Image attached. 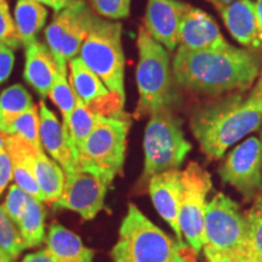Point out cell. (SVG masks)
<instances>
[{
	"label": "cell",
	"instance_id": "6da1fadb",
	"mask_svg": "<svg viewBox=\"0 0 262 262\" xmlns=\"http://www.w3.org/2000/svg\"><path fill=\"white\" fill-rule=\"evenodd\" d=\"M261 71V57L232 45L192 51L180 47L172 61L176 83L195 93L221 95L243 93Z\"/></svg>",
	"mask_w": 262,
	"mask_h": 262
},
{
	"label": "cell",
	"instance_id": "7a4b0ae2",
	"mask_svg": "<svg viewBox=\"0 0 262 262\" xmlns=\"http://www.w3.org/2000/svg\"><path fill=\"white\" fill-rule=\"evenodd\" d=\"M262 111L250 106L243 93L203 104L193 112L191 129L201 149L209 159H220L229 147L257 130Z\"/></svg>",
	"mask_w": 262,
	"mask_h": 262
},
{
	"label": "cell",
	"instance_id": "3957f363",
	"mask_svg": "<svg viewBox=\"0 0 262 262\" xmlns=\"http://www.w3.org/2000/svg\"><path fill=\"white\" fill-rule=\"evenodd\" d=\"M193 253L130 203L111 255L113 262H189L194 258Z\"/></svg>",
	"mask_w": 262,
	"mask_h": 262
},
{
	"label": "cell",
	"instance_id": "277c9868",
	"mask_svg": "<svg viewBox=\"0 0 262 262\" xmlns=\"http://www.w3.org/2000/svg\"><path fill=\"white\" fill-rule=\"evenodd\" d=\"M139 63L136 80L139 102L134 117L136 119L150 116L163 108H173L178 95L173 89V75L170 68L168 51L156 41L145 27H140L137 35Z\"/></svg>",
	"mask_w": 262,
	"mask_h": 262
},
{
	"label": "cell",
	"instance_id": "5b68a950",
	"mask_svg": "<svg viewBox=\"0 0 262 262\" xmlns=\"http://www.w3.org/2000/svg\"><path fill=\"white\" fill-rule=\"evenodd\" d=\"M149 117L143 137V180L179 169L192 149V145L183 134L181 119L173 113V108H163Z\"/></svg>",
	"mask_w": 262,
	"mask_h": 262
},
{
	"label": "cell",
	"instance_id": "8992f818",
	"mask_svg": "<svg viewBox=\"0 0 262 262\" xmlns=\"http://www.w3.org/2000/svg\"><path fill=\"white\" fill-rule=\"evenodd\" d=\"M79 54L84 63L103 81L107 89L125 101L122 25L95 17Z\"/></svg>",
	"mask_w": 262,
	"mask_h": 262
},
{
	"label": "cell",
	"instance_id": "52a82bcc",
	"mask_svg": "<svg viewBox=\"0 0 262 262\" xmlns=\"http://www.w3.org/2000/svg\"><path fill=\"white\" fill-rule=\"evenodd\" d=\"M130 125V117H101L93 133L77 148L79 168L101 173L113 182L122 173Z\"/></svg>",
	"mask_w": 262,
	"mask_h": 262
},
{
	"label": "cell",
	"instance_id": "ba28073f",
	"mask_svg": "<svg viewBox=\"0 0 262 262\" xmlns=\"http://www.w3.org/2000/svg\"><path fill=\"white\" fill-rule=\"evenodd\" d=\"M203 248L215 251L249 253L244 215L237 203L221 192L206 203Z\"/></svg>",
	"mask_w": 262,
	"mask_h": 262
},
{
	"label": "cell",
	"instance_id": "9c48e42d",
	"mask_svg": "<svg viewBox=\"0 0 262 262\" xmlns=\"http://www.w3.org/2000/svg\"><path fill=\"white\" fill-rule=\"evenodd\" d=\"M212 187L210 173L198 163L192 162L182 171V193L179 225L182 235L194 254L204 247V217L206 195Z\"/></svg>",
	"mask_w": 262,
	"mask_h": 262
},
{
	"label": "cell",
	"instance_id": "30bf717a",
	"mask_svg": "<svg viewBox=\"0 0 262 262\" xmlns=\"http://www.w3.org/2000/svg\"><path fill=\"white\" fill-rule=\"evenodd\" d=\"M95 17L84 0H75L55 15L45 31V39L57 62L67 63L77 57Z\"/></svg>",
	"mask_w": 262,
	"mask_h": 262
},
{
	"label": "cell",
	"instance_id": "8fae6325",
	"mask_svg": "<svg viewBox=\"0 0 262 262\" xmlns=\"http://www.w3.org/2000/svg\"><path fill=\"white\" fill-rule=\"evenodd\" d=\"M111 185L112 181L106 176L79 168L66 175L63 191L54 206L75 211L84 220H93L103 209Z\"/></svg>",
	"mask_w": 262,
	"mask_h": 262
},
{
	"label": "cell",
	"instance_id": "7c38bea8",
	"mask_svg": "<svg viewBox=\"0 0 262 262\" xmlns=\"http://www.w3.org/2000/svg\"><path fill=\"white\" fill-rule=\"evenodd\" d=\"M222 182L233 186L249 201L262 192V150L256 137H249L229 153L219 169Z\"/></svg>",
	"mask_w": 262,
	"mask_h": 262
},
{
	"label": "cell",
	"instance_id": "4fadbf2b",
	"mask_svg": "<svg viewBox=\"0 0 262 262\" xmlns=\"http://www.w3.org/2000/svg\"><path fill=\"white\" fill-rule=\"evenodd\" d=\"M188 4L179 0H148L145 28L148 34L172 51L179 45V31Z\"/></svg>",
	"mask_w": 262,
	"mask_h": 262
},
{
	"label": "cell",
	"instance_id": "5bb4252c",
	"mask_svg": "<svg viewBox=\"0 0 262 262\" xmlns=\"http://www.w3.org/2000/svg\"><path fill=\"white\" fill-rule=\"evenodd\" d=\"M40 118V142L51 158L63 169L66 175L79 169L77 150L72 142L68 131L60 123L57 117L49 110L44 101L39 102Z\"/></svg>",
	"mask_w": 262,
	"mask_h": 262
},
{
	"label": "cell",
	"instance_id": "9a60e30c",
	"mask_svg": "<svg viewBox=\"0 0 262 262\" xmlns=\"http://www.w3.org/2000/svg\"><path fill=\"white\" fill-rule=\"evenodd\" d=\"M149 195L153 205L175 232L180 243L185 244L179 225L180 202L182 193V171L179 169L168 170L153 175L148 182Z\"/></svg>",
	"mask_w": 262,
	"mask_h": 262
},
{
	"label": "cell",
	"instance_id": "2e32d148",
	"mask_svg": "<svg viewBox=\"0 0 262 262\" xmlns=\"http://www.w3.org/2000/svg\"><path fill=\"white\" fill-rule=\"evenodd\" d=\"M179 44L187 50L202 51L224 48L228 42L210 15L188 5L180 25Z\"/></svg>",
	"mask_w": 262,
	"mask_h": 262
},
{
	"label": "cell",
	"instance_id": "e0dca14e",
	"mask_svg": "<svg viewBox=\"0 0 262 262\" xmlns=\"http://www.w3.org/2000/svg\"><path fill=\"white\" fill-rule=\"evenodd\" d=\"M58 70L56 58L47 45L37 40L26 47L25 79L41 97H48Z\"/></svg>",
	"mask_w": 262,
	"mask_h": 262
},
{
	"label": "cell",
	"instance_id": "ac0fdd59",
	"mask_svg": "<svg viewBox=\"0 0 262 262\" xmlns=\"http://www.w3.org/2000/svg\"><path fill=\"white\" fill-rule=\"evenodd\" d=\"M5 148L11 158L16 185L24 189L29 196L42 202L41 193L34 176L35 159L39 149L21 137L12 135H5Z\"/></svg>",
	"mask_w": 262,
	"mask_h": 262
},
{
	"label": "cell",
	"instance_id": "d6986e66",
	"mask_svg": "<svg viewBox=\"0 0 262 262\" xmlns=\"http://www.w3.org/2000/svg\"><path fill=\"white\" fill-rule=\"evenodd\" d=\"M226 27L235 40L249 48H261L255 4L251 0H238L219 10Z\"/></svg>",
	"mask_w": 262,
	"mask_h": 262
},
{
	"label": "cell",
	"instance_id": "ffe728a7",
	"mask_svg": "<svg viewBox=\"0 0 262 262\" xmlns=\"http://www.w3.org/2000/svg\"><path fill=\"white\" fill-rule=\"evenodd\" d=\"M54 262H93L95 251L85 247L78 234L60 224H54L49 228L45 239Z\"/></svg>",
	"mask_w": 262,
	"mask_h": 262
},
{
	"label": "cell",
	"instance_id": "44dd1931",
	"mask_svg": "<svg viewBox=\"0 0 262 262\" xmlns=\"http://www.w3.org/2000/svg\"><path fill=\"white\" fill-rule=\"evenodd\" d=\"M70 84L77 97L88 107L95 106L113 94L80 57H74L70 61Z\"/></svg>",
	"mask_w": 262,
	"mask_h": 262
},
{
	"label": "cell",
	"instance_id": "7402d4cb",
	"mask_svg": "<svg viewBox=\"0 0 262 262\" xmlns=\"http://www.w3.org/2000/svg\"><path fill=\"white\" fill-rule=\"evenodd\" d=\"M35 181L41 193L42 202L54 204L63 191L66 173L63 169L52 158L45 155L44 149L39 150L34 166Z\"/></svg>",
	"mask_w": 262,
	"mask_h": 262
},
{
	"label": "cell",
	"instance_id": "603a6c76",
	"mask_svg": "<svg viewBox=\"0 0 262 262\" xmlns=\"http://www.w3.org/2000/svg\"><path fill=\"white\" fill-rule=\"evenodd\" d=\"M48 10L33 0H18L15 6V25L19 40L25 47L37 41L38 33L45 26Z\"/></svg>",
	"mask_w": 262,
	"mask_h": 262
},
{
	"label": "cell",
	"instance_id": "cb8c5ba5",
	"mask_svg": "<svg viewBox=\"0 0 262 262\" xmlns=\"http://www.w3.org/2000/svg\"><path fill=\"white\" fill-rule=\"evenodd\" d=\"M40 118L39 107L33 106L26 112L0 122V133L4 135L18 136L37 149H44L40 142Z\"/></svg>",
	"mask_w": 262,
	"mask_h": 262
},
{
	"label": "cell",
	"instance_id": "d4e9b609",
	"mask_svg": "<svg viewBox=\"0 0 262 262\" xmlns=\"http://www.w3.org/2000/svg\"><path fill=\"white\" fill-rule=\"evenodd\" d=\"M17 227L27 248L39 247L47 239L45 235V211L41 202L29 196Z\"/></svg>",
	"mask_w": 262,
	"mask_h": 262
},
{
	"label": "cell",
	"instance_id": "484cf974",
	"mask_svg": "<svg viewBox=\"0 0 262 262\" xmlns=\"http://www.w3.org/2000/svg\"><path fill=\"white\" fill-rule=\"evenodd\" d=\"M100 119L101 117L98 114L94 113L79 97H77V103H75L73 112L68 122L63 125L64 129L68 131V135L73 142L75 150L89 137Z\"/></svg>",
	"mask_w": 262,
	"mask_h": 262
},
{
	"label": "cell",
	"instance_id": "4316f807",
	"mask_svg": "<svg viewBox=\"0 0 262 262\" xmlns=\"http://www.w3.org/2000/svg\"><path fill=\"white\" fill-rule=\"evenodd\" d=\"M58 74L52 85L50 93L48 96L60 110L63 118V125L68 122L72 112H73L75 103H77V95H75L73 88L71 86L70 81L67 80V63L66 62H57Z\"/></svg>",
	"mask_w": 262,
	"mask_h": 262
},
{
	"label": "cell",
	"instance_id": "83f0119b",
	"mask_svg": "<svg viewBox=\"0 0 262 262\" xmlns=\"http://www.w3.org/2000/svg\"><path fill=\"white\" fill-rule=\"evenodd\" d=\"M34 106L31 94L21 84H15L0 95V122L14 118Z\"/></svg>",
	"mask_w": 262,
	"mask_h": 262
},
{
	"label": "cell",
	"instance_id": "f1b7e54d",
	"mask_svg": "<svg viewBox=\"0 0 262 262\" xmlns=\"http://www.w3.org/2000/svg\"><path fill=\"white\" fill-rule=\"evenodd\" d=\"M249 254L262 262V192L255 196L253 206L244 212Z\"/></svg>",
	"mask_w": 262,
	"mask_h": 262
},
{
	"label": "cell",
	"instance_id": "f546056e",
	"mask_svg": "<svg viewBox=\"0 0 262 262\" xmlns=\"http://www.w3.org/2000/svg\"><path fill=\"white\" fill-rule=\"evenodd\" d=\"M0 248L14 261L27 249L17 225L6 215L3 205H0Z\"/></svg>",
	"mask_w": 262,
	"mask_h": 262
},
{
	"label": "cell",
	"instance_id": "4dcf8cb0",
	"mask_svg": "<svg viewBox=\"0 0 262 262\" xmlns=\"http://www.w3.org/2000/svg\"><path fill=\"white\" fill-rule=\"evenodd\" d=\"M0 42L11 48L12 50L21 45L15 19L11 17L6 2H0Z\"/></svg>",
	"mask_w": 262,
	"mask_h": 262
},
{
	"label": "cell",
	"instance_id": "1f68e13d",
	"mask_svg": "<svg viewBox=\"0 0 262 262\" xmlns=\"http://www.w3.org/2000/svg\"><path fill=\"white\" fill-rule=\"evenodd\" d=\"M95 11L111 19L126 18L130 15L131 0H90Z\"/></svg>",
	"mask_w": 262,
	"mask_h": 262
},
{
	"label": "cell",
	"instance_id": "d6a6232c",
	"mask_svg": "<svg viewBox=\"0 0 262 262\" xmlns=\"http://www.w3.org/2000/svg\"><path fill=\"white\" fill-rule=\"evenodd\" d=\"M29 195L17 185H12L9 189L8 195H6L5 202L3 203V208L6 212V215L15 222L18 224L19 217L24 214L26 205H27Z\"/></svg>",
	"mask_w": 262,
	"mask_h": 262
},
{
	"label": "cell",
	"instance_id": "836d02e7",
	"mask_svg": "<svg viewBox=\"0 0 262 262\" xmlns=\"http://www.w3.org/2000/svg\"><path fill=\"white\" fill-rule=\"evenodd\" d=\"M203 253L208 262H261L249 253L215 251L209 248H203Z\"/></svg>",
	"mask_w": 262,
	"mask_h": 262
},
{
	"label": "cell",
	"instance_id": "e575fe53",
	"mask_svg": "<svg viewBox=\"0 0 262 262\" xmlns=\"http://www.w3.org/2000/svg\"><path fill=\"white\" fill-rule=\"evenodd\" d=\"M15 63L14 50L0 42V84H3L11 74Z\"/></svg>",
	"mask_w": 262,
	"mask_h": 262
},
{
	"label": "cell",
	"instance_id": "d590c367",
	"mask_svg": "<svg viewBox=\"0 0 262 262\" xmlns=\"http://www.w3.org/2000/svg\"><path fill=\"white\" fill-rule=\"evenodd\" d=\"M12 179H14L12 162L8 150L4 148L0 152V195L3 194Z\"/></svg>",
	"mask_w": 262,
	"mask_h": 262
},
{
	"label": "cell",
	"instance_id": "8d00e7d4",
	"mask_svg": "<svg viewBox=\"0 0 262 262\" xmlns=\"http://www.w3.org/2000/svg\"><path fill=\"white\" fill-rule=\"evenodd\" d=\"M247 102L257 110L262 111V71L258 74V80L255 84L253 90L247 95Z\"/></svg>",
	"mask_w": 262,
	"mask_h": 262
},
{
	"label": "cell",
	"instance_id": "74e56055",
	"mask_svg": "<svg viewBox=\"0 0 262 262\" xmlns=\"http://www.w3.org/2000/svg\"><path fill=\"white\" fill-rule=\"evenodd\" d=\"M21 262H54V258H52L49 249L45 247L38 250L37 253L28 254Z\"/></svg>",
	"mask_w": 262,
	"mask_h": 262
},
{
	"label": "cell",
	"instance_id": "f35d334b",
	"mask_svg": "<svg viewBox=\"0 0 262 262\" xmlns=\"http://www.w3.org/2000/svg\"><path fill=\"white\" fill-rule=\"evenodd\" d=\"M33 2H37L41 5H47L56 12H60L67 6H70L72 3H74L75 0H33Z\"/></svg>",
	"mask_w": 262,
	"mask_h": 262
},
{
	"label": "cell",
	"instance_id": "ab89813d",
	"mask_svg": "<svg viewBox=\"0 0 262 262\" xmlns=\"http://www.w3.org/2000/svg\"><path fill=\"white\" fill-rule=\"evenodd\" d=\"M255 11H256L257 28H258V40L262 45V0H257L255 3Z\"/></svg>",
	"mask_w": 262,
	"mask_h": 262
},
{
	"label": "cell",
	"instance_id": "60d3db41",
	"mask_svg": "<svg viewBox=\"0 0 262 262\" xmlns=\"http://www.w3.org/2000/svg\"><path fill=\"white\" fill-rule=\"evenodd\" d=\"M208 2H210L212 5H215L217 8V10H220L225 8V6L232 4V3L238 2V0H208Z\"/></svg>",
	"mask_w": 262,
	"mask_h": 262
},
{
	"label": "cell",
	"instance_id": "b9f144b4",
	"mask_svg": "<svg viewBox=\"0 0 262 262\" xmlns=\"http://www.w3.org/2000/svg\"><path fill=\"white\" fill-rule=\"evenodd\" d=\"M0 262H14V260L2 248H0Z\"/></svg>",
	"mask_w": 262,
	"mask_h": 262
},
{
	"label": "cell",
	"instance_id": "7bdbcfd3",
	"mask_svg": "<svg viewBox=\"0 0 262 262\" xmlns=\"http://www.w3.org/2000/svg\"><path fill=\"white\" fill-rule=\"evenodd\" d=\"M5 148V135L3 133H0V152Z\"/></svg>",
	"mask_w": 262,
	"mask_h": 262
},
{
	"label": "cell",
	"instance_id": "ee69618b",
	"mask_svg": "<svg viewBox=\"0 0 262 262\" xmlns=\"http://www.w3.org/2000/svg\"><path fill=\"white\" fill-rule=\"evenodd\" d=\"M260 142H261V150H262V134H261V141H260Z\"/></svg>",
	"mask_w": 262,
	"mask_h": 262
},
{
	"label": "cell",
	"instance_id": "f6af8a7d",
	"mask_svg": "<svg viewBox=\"0 0 262 262\" xmlns=\"http://www.w3.org/2000/svg\"><path fill=\"white\" fill-rule=\"evenodd\" d=\"M189 262H195V260H194V258H193V260H192V261H189Z\"/></svg>",
	"mask_w": 262,
	"mask_h": 262
},
{
	"label": "cell",
	"instance_id": "bcb514c9",
	"mask_svg": "<svg viewBox=\"0 0 262 262\" xmlns=\"http://www.w3.org/2000/svg\"><path fill=\"white\" fill-rule=\"evenodd\" d=\"M0 2H5V0H0Z\"/></svg>",
	"mask_w": 262,
	"mask_h": 262
},
{
	"label": "cell",
	"instance_id": "7dc6e473",
	"mask_svg": "<svg viewBox=\"0 0 262 262\" xmlns=\"http://www.w3.org/2000/svg\"><path fill=\"white\" fill-rule=\"evenodd\" d=\"M261 48H262V45H261Z\"/></svg>",
	"mask_w": 262,
	"mask_h": 262
}]
</instances>
